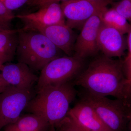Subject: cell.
I'll return each instance as SVG.
<instances>
[{
    "label": "cell",
    "instance_id": "cell-3",
    "mask_svg": "<svg viewBox=\"0 0 131 131\" xmlns=\"http://www.w3.org/2000/svg\"><path fill=\"white\" fill-rule=\"evenodd\" d=\"M62 52L41 33L19 29L16 59L18 62L27 64L31 70L41 71L50 62L62 56Z\"/></svg>",
    "mask_w": 131,
    "mask_h": 131
},
{
    "label": "cell",
    "instance_id": "cell-23",
    "mask_svg": "<svg viewBox=\"0 0 131 131\" xmlns=\"http://www.w3.org/2000/svg\"><path fill=\"white\" fill-rule=\"evenodd\" d=\"M127 44L128 48V54L124 63V67H127L131 64V23L129 30L127 32Z\"/></svg>",
    "mask_w": 131,
    "mask_h": 131
},
{
    "label": "cell",
    "instance_id": "cell-1",
    "mask_svg": "<svg viewBox=\"0 0 131 131\" xmlns=\"http://www.w3.org/2000/svg\"><path fill=\"white\" fill-rule=\"evenodd\" d=\"M124 69L122 62L103 56L91 62L73 82L94 95H111L122 100L125 99L126 83Z\"/></svg>",
    "mask_w": 131,
    "mask_h": 131
},
{
    "label": "cell",
    "instance_id": "cell-18",
    "mask_svg": "<svg viewBox=\"0 0 131 131\" xmlns=\"http://www.w3.org/2000/svg\"><path fill=\"white\" fill-rule=\"evenodd\" d=\"M15 17L16 16L13 12L7 8L0 2V25L12 29L11 24Z\"/></svg>",
    "mask_w": 131,
    "mask_h": 131
},
{
    "label": "cell",
    "instance_id": "cell-15",
    "mask_svg": "<svg viewBox=\"0 0 131 131\" xmlns=\"http://www.w3.org/2000/svg\"><path fill=\"white\" fill-rule=\"evenodd\" d=\"M19 29H10L0 33V62H11L16 56Z\"/></svg>",
    "mask_w": 131,
    "mask_h": 131
},
{
    "label": "cell",
    "instance_id": "cell-17",
    "mask_svg": "<svg viewBox=\"0 0 131 131\" xmlns=\"http://www.w3.org/2000/svg\"><path fill=\"white\" fill-rule=\"evenodd\" d=\"M57 129L59 130L68 131H100L88 129L80 125L66 116Z\"/></svg>",
    "mask_w": 131,
    "mask_h": 131
},
{
    "label": "cell",
    "instance_id": "cell-21",
    "mask_svg": "<svg viewBox=\"0 0 131 131\" xmlns=\"http://www.w3.org/2000/svg\"><path fill=\"white\" fill-rule=\"evenodd\" d=\"M124 68L126 78L125 99H127L131 98V65Z\"/></svg>",
    "mask_w": 131,
    "mask_h": 131
},
{
    "label": "cell",
    "instance_id": "cell-19",
    "mask_svg": "<svg viewBox=\"0 0 131 131\" xmlns=\"http://www.w3.org/2000/svg\"><path fill=\"white\" fill-rule=\"evenodd\" d=\"M113 8L127 20L130 21L131 0H122L117 3H113Z\"/></svg>",
    "mask_w": 131,
    "mask_h": 131
},
{
    "label": "cell",
    "instance_id": "cell-13",
    "mask_svg": "<svg viewBox=\"0 0 131 131\" xmlns=\"http://www.w3.org/2000/svg\"><path fill=\"white\" fill-rule=\"evenodd\" d=\"M67 116L74 122L88 129L112 131L102 121L93 107L82 100L70 109Z\"/></svg>",
    "mask_w": 131,
    "mask_h": 131
},
{
    "label": "cell",
    "instance_id": "cell-26",
    "mask_svg": "<svg viewBox=\"0 0 131 131\" xmlns=\"http://www.w3.org/2000/svg\"><path fill=\"white\" fill-rule=\"evenodd\" d=\"M47 131H56V130L54 126L51 125Z\"/></svg>",
    "mask_w": 131,
    "mask_h": 131
},
{
    "label": "cell",
    "instance_id": "cell-24",
    "mask_svg": "<svg viewBox=\"0 0 131 131\" xmlns=\"http://www.w3.org/2000/svg\"><path fill=\"white\" fill-rule=\"evenodd\" d=\"M9 85L3 79L0 72V94L5 91Z\"/></svg>",
    "mask_w": 131,
    "mask_h": 131
},
{
    "label": "cell",
    "instance_id": "cell-31",
    "mask_svg": "<svg viewBox=\"0 0 131 131\" xmlns=\"http://www.w3.org/2000/svg\"></svg>",
    "mask_w": 131,
    "mask_h": 131
},
{
    "label": "cell",
    "instance_id": "cell-4",
    "mask_svg": "<svg viewBox=\"0 0 131 131\" xmlns=\"http://www.w3.org/2000/svg\"><path fill=\"white\" fill-rule=\"evenodd\" d=\"M83 59L74 56H63L50 62L40 71L36 86L37 91L46 86L71 81L80 74Z\"/></svg>",
    "mask_w": 131,
    "mask_h": 131
},
{
    "label": "cell",
    "instance_id": "cell-8",
    "mask_svg": "<svg viewBox=\"0 0 131 131\" xmlns=\"http://www.w3.org/2000/svg\"><path fill=\"white\" fill-rule=\"evenodd\" d=\"M105 9L91 16L83 26L75 42L73 56L84 59L98 53L97 37L102 24V14Z\"/></svg>",
    "mask_w": 131,
    "mask_h": 131
},
{
    "label": "cell",
    "instance_id": "cell-29",
    "mask_svg": "<svg viewBox=\"0 0 131 131\" xmlns=\"http://www.w3.org/2000/svg\"><path fill=\"white\" fill-rule=\"evenodd\" d=\"M59 131H65V130H59Z\"/></svg>",
    "mask_w": 131,
    "mask_h": 131
},
{
    "label": "cell",
    "instance_id": "cell-9",
    "mask_svg": "<svg viewBox=\"0 0 131 131\" xmlns=\"http://www.w3.org/2000/svg\"><path fill=\"white\" fill-rule=\"evenodd\" d=\"M16 17L24 23L23 30L37 26L66 24V19L59 3H54L39 8L37 12L19 14Z\"/></svg>",
    "mask_w": 131,
    "mask_h": 131
},
{
    "label": "cell",
    "instance_id": "cell-28",
    "mask_svg": "<svg viewBox=\"0 0 131 131\" xmlns=\"http://www.w3.org/2000/svg\"><path fill=\"white\" fill-rule=\"evenodd\" d=\"M130 21H131V15H130Z\"/></svg>",
    "mask_w": 131,
    "mask_h": 131
},
{
    "label": "cell",
    "instance_id": "cell-30",
    "mask_svg": "<svg viewBox=\"0 0 131 131\" xmlns=\"http://www.w3.org/2000/svg\"><path fill=\"white\" fill-rule=\"evenodd\" d=\"M5 131H12L10 130H5Z\"/></svg>",
    "mask_w": 131,
    "mask_h": 131
},
{
    "label": "cell",
    "instance_id": "cell-32",
    "mask_svg": "<svg viewBox=\"0 0 131 131\" xmlns=\"http://www.w3.org/2000/svg\"><path fill=\"white\" fill-rule=\"evenodd\" d=\"M121 1H122V0H121Z\"/></svg>",
    "mask_w": 131,
    "mask_h": 131
},
{
    "label": "cell",
    "instance_id": "cell-27",
    "mask_svg": "<svg viewBox=\"0 0 131 131\" xmlns=\"http://www.w3.org/2000/svg\"><path fill=\"white\" fill-rule=\"evenodd\" d=\"M3 64L1 62H0V71H1V68Z\"/></svg>",
    "mask_w": 131,
    "mask_h": 131
},
{
    "label": "cell",
    "instance_id": "cell-7",
    "mask_svg": "<svg viewBox=\"0 0 131 131\" xmlns=\"http://www.w3.org/2000/svg\"><path fill=\"white\" fill-rule=\"evenodd\" d=\"M113 0H68L61 6L66 24L72 29L81 30L91 16L107 8Z\"/></svg>",
    "mask_w": 131,
    "mask_h": 131
},
{
    "label": "cell",
    "instance_id": "cell-10",
    "mask_svg": "<svg viewBox=\"0 0 131 131\" xmlns=\"http://www.w3.org/2000/svg\"><path fill=\"white\" fill-rule=\"evenodd\" d=\"M41 33L69 56H73L77 38L72 28L66 24L37 26L30 29Z\"/></svg>",
    "mask_w": 131,
    "mask_h": 131
},
{
    "label": "cell",
    "instance_id": "cell-14",
    "mask_svg": "<svg viewBox=\"0 0 131 131\" xmlns=\"http://www.w3.org/2000/svg\"><path fill=\"white\" fill-rule=\"evenodd\" d=\"M51 125L41 116L32 113L21 115L14 124L5 127L12 131H47Z\"/></svg>",
    "mask_w": 131,
    "mask_h": 131
},
{
    "label": "cell",
    "instance_id": "cell-16",
    "mask_svg": "<svg viewBox=\"0 0 131 131\" xmlns=\"http://www.w3.org/2000/svg\"><path fill=\"white\" fill-rule=\"evenodd\" d=\"M101 19L102 24L115 28L124 35L129 30L130 24L114 8H107L104 9L102 14Z\"/></svg>",
    "mask_w": 131,
    "mask_h": 131
},
{
    "label": "cell",
    "instance_id": "cell-25",
    "mask_svg": "<svg viewBox=\"0 0 131 131\" xmlns=\"http://www.w3.org/2000/svg\"><path fill=\"white\" fill-rule=\"evenodd\" d=\"M10 29H9V28H6L5 27L0 25V33L4 31L7 30H10Z\"/></svg>",
    "mask_w": 131,
    "mask_h": 131
},
{
    "label": "cell",
    "instance_id": "cell-22",
    "mask_svg": "<svg viewBox=\"0 0 131 131\" xmlns=\"http://www.w3.org/2000/svg\"><path fill=\"white\" fill-rule=\"evenodd\" d=\"M68 0H29L27 4L29 6L39 8L45 5L65 1Z\"/></svg>",
    "mask_w": 131,
    "mask_h": 131
},
{
    "label": "cell",
    "instance_id": "cell-2",
    "mask_svg": "<svg viewBox=\"0 0 131 131\" xmlns=\"http://www.w3.org/2000/svg\"><path fill=\"white\" fill-rule=\"evenodd\" d=\"M76 94L72 81L46 86L37 91L24 111L41 116L56 129L67 116Z\"/></svg>",
    "mask_w": 131,
    "mask_h": 131
},
{
    "label": "cell",
    "instance_id": "cell-11",
    "mask_svg": "<svg viewBox=\"0 0 131 131\" xmlns=\"http://www.w3.org/2000/svg\"><path fill=\"white\" fill-rule=\"evenodd\" d=\"M30 68L22 63H7L3 64L1 72L4 80L11 86L23 90L33 89L39 77Z\"/></svg>",
    "mask_w": 131,
    "mask_h": 131
},
{
    "label": "cell",
    "instance_id": "cell-6",
    "mask_svg": "<svg viewBox=\"0 0 131 131\" xmlns=\"http://www.w3.org/2000/svg\"><path fill=\"white\" fill-rule=\"evenodd\" d=\"M81 100L91 106L102 121L112 131H121L125 124V111L121 100H112L86 91Z\"/></svg>",
    "mask_w": 131,
    "mask_h": 131
},
{
    "label": "cell",
    "instance_id": "cell-5",
    "mask_svg": "<svg viewBox=\"0 0 131 131\" xmlns=\"http://www.w3.org/2000/svg\"><path fill=\"white\" fill-rule=\"evenodd\" d=\"M35 94L33 89H21L11 85L0 94V130L18 119Z\"/></svg>",
    "mask_w": 131,
    "mask_h": 131
},
{
    "label": "cell",
    "instance_id": "cell-20",
    "mask_svg": "<svg viewBox=\"0 0 131 131\" xmlns=\"http://www.w3.org/2000/svg\"><path fill=\"white\" fill-rule=\"evenodd\" d=\"M29 0H0L7 8L12 11L18 9L27 3Z\"/></svg>",
    "mask_w": 131,
    "mask_h": 131
},
{
    "label": "cell",
    "instance_id": "cell-12",
    "mask_svg": "<svg viewBox=\"0 0 131 131\" xmlns=\"http://www.w3.org/2000/svg\"><path fill=\"white\" fill-rule=\"evenodd\" d=\"M97 45L99 50L108 57H121L124 56L127 42L119 31L102 24L98 32Z\"/></svg>",
    "mask_w": 131,
    "mask_h": 131
}]
</instances>
